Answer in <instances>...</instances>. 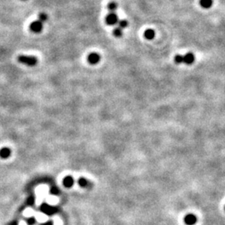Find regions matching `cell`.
<instances>
[{
	"label": "cell",
	"instance_id": "1",
	"mask_svg": "<svg viewBox=\"0 0 225 225\" xmlns=\"http://www.w3.org/2000/svg\"><path fill=\"white\" fill-rule=\"evenodd\" d=\"M18 61L24 65L28 67H34L38 63V59L34 56H28V55H20L18 57Z\"/></svg>",
	"mask_w": 225,
	"mask_h": 225
},
{
	"label": "cell",
	"instance_id": "2",
	"mask_svg": "<svg viewBox=\"0 0 225 225\" xmlns=\"http://www.w3.org/2000/svg\"><path fill=\"white\" fill-rule=\"evenodd\" d=\"M29 28L34 33H41V31L44 28V23L42 22H40L39 20H36V21H34V22H33L30 24Z\"/></svg>",
	"mask_w": 225,
	"mask_h": 225
},
{
	"label": "cell",
	"instance_id": "3",
	"mask_svg": "<svg viewBox=\"0 0 225 225\" xmlns=\"http://www.w3.org/2000/svg\"><path fill=\"white\" fill-rule=\"evenodd\" d=\"M106 23L109 25H115L118 23V18L114 13H109L106 17Z\"/></svg>",
	"mask_w": 225,
	"mask_h": 225
},
{
	"label": "cell",
	"instance_id": "4",
	"mask_svg": "<svg viewBox=\"0 0 225 225\" xmlns=\"http://www.w3.org/2000/svg\"><path fill=\"white\" fill-rule=\"evenodd\" d=\"M100 61V55L97 53H91L90 54H88V62L92 64V65H94V64H97Z\"/></svg>",
	"mask_w": 225,
	"mask_h": 225
},
{
	"label": "cell",
	"instance_id": "5",
	"mask_svg": "<svg viewBox=\"0 0 225 225\" xmlns=\"http://www.w3.org/2000/svg\"><path fill=\"white\" fill-rule=\"evenodd\" d=\"M184 222L187 225H193L197 222V218L193 214H188L184 218Z\"/></svg>",
	"mask_w": 225,
	"mask_h": 225
},
{
	"label": "cell",
	"instance_id": "6",
	"mask_svg": "<svg viewBox=\"0 0 225 225\" xmlns=\"http://www.w3.org/2000/svg\"><path fill=\"white\" fill-rule=\"evenodd\" d=\"M194 62V55L192 53H188L183 56V63L186 64H192Z\"/></svg>",
	"mask_w": 225,
	"mask_h": 225
},
{
	"label": "cell",
	"instance_id": "7",
	"mask_svg": "<svg viewBox=\"0 0 225 225\" xmlns=\"http://www.w3.org/2000/svg\"><path fill=\"white\" fill-rule=\"evenodd\" d=\"M11 154V150L8 148H4L0 150V157L3 159H7L10 156Z\"/></svg>",
	"mask_w": 225,
	"mask_h": 225
},
{
	"label": "cell",
	"instance_id": "8",
	"mask_svg": "<svg viewBox=\"0 0 225 225\" xmlns=\"http://www.w3.org/2000/svg\"><path fill=\"white\" fill-rule=\"evenodd\" d=\"M41 209H42V211H43L44 213H45V214H51L54 212V209H53L52 207H50L49 205L46 204V203L43 204V206H42Z\"/></svg>",
	"mask_w": 225,
	"mask_h": 225
},
{
	"label": "cell",
	"instance_id": "9",
	"mask_svg": "<svg viewBox=\"0 0 225 225\" xmlns=\"http://www.w3.org/2000/svg\"><path fill=\"white\" fill-rule=\"evenodd\" d=\"M154 36H155V33H154L153 29H147L144 32V37L146 39H148V40L153 39L154 38Z\"/></svg>",
	"mask_w": 225,
	"mask_h": 225
},
{
	"label": "cell",
	"instance_id": "10",
	"mask_svg": "<svg viewBox=\"0 0 225 225\" xmlns=\"http://www.w3.org/2000/svg\"><path fill=\"white\" fill-rule=\"evenodd\" d=\"M213 4V0H200V5L203 8H209Z\"/></svg>",
	"mask_w": 225,
	"mask_h": 225
},
{
	"label": "cell",
	"instance_id": "11",
	"mask_svg": "<svg viewBox=\"0 0 225 225\" xmlns=\"http://www.w3.org/2000/svg\"><path fill=\"white\" fill-rule=\"evenodd\" d=\"M73 179L72 177H69V176L66 177V178H64V180H63V184H64V186L68 187V188L71 187L72 185H73Z\"/></svg>",
	"mask_w": 225,
	"mask_h": 225
},
{
	"label": "cell",
	"instance_id": "12",
	"mask_svg": "<svg viewBox=\"0 0 225 225\" xmlns=\"http://www.w3.org/2000/svg\"><path fill=\"white\" fill-rule=\"evenodd\" d=\"M117 8H118V4L115 2H111L108 4V8H109L110 13H114L117 9Z\"/></svg>",
	"mask_w": 225,
	"mask_h": 225
},
{
	"label": "cell",
	"instance_id": "13",
	"mask_svg": "<svg viewBox=\"0 0 225 225\" xmlns=\"http://www.w3.org/2000/svg\"><path fill=\"white\" fill-rule=\"evenodd\" d=\"M39 20L40 22H42L44 23V22H46V21L48 20V15H47L45 13H39Z\"/></svg>",
	"mask_w": 225,
	"mask_h": 225
},
{
	"label": "cell",
	"instance_id": "14",
	"mask_svg": "<svg viewBox=\"0 0 225 225\" xmlns=\"http://www.w3.org/2000/svg\"><path fill=\"white\" fill-rule=\"evenodd\" d=\"M114 36L116 37H121L122 35H123V31H122V28H120L119 27H117L114 28Z\"/></svg>",
	"mask_w": 225,
	"mask_h": 225
},
{
	"label": "cell",
	"instance_id": "15",
	"mask_svg": "<svg viewBox=\"0 0 225 225\" xmlns=\"http://www.w3.org/2000/svg\"><path fill=\"white\" fill-rule=\"evenodd\" d=\"M175 63H183V56H182L180 54H178L175 56Z\"/></svg>",
	"mask_w": 225,
	"mask_h": 225
},
{
	"label": "cell",
	"instance_id": "16",
	"mask_svg": "<svg viewBox=\"0 0 225 225\" xmlns=\"http://www.w3.org/2000/svg\"><path fill=\"white\" fill-rule=\"evenodd\" d=\"M118 27L123 29V28H124L128 26V22L126 20H121V21H118Z\"/></svg>",
	"mask_w": 225,
	"mask_h": 225
},
{
	"label": "cell",
	"instance_id": "17",
	"mask_svg": "<svg viewBox=\"0 0 225 225\" xmlns=\"http://www.w3.org/2000/svg\"><path fill=\"white\" fill-rule=\"evenodd\" d=\"M78 183H79V185L81 187H86L87 186V184H88L87 180H86L85 178H81L78 180Z\"/></svg>",
	"mask_w": 225,
	"mask_h": 225
},
{
	"label": "cell",
	"instance_id": "18",
	"mask_svg": "<svg viewBox=\"0 0 225 225\" xmlns=\"http://www.w3.org/2000/svg\"><path fill=\"white\" fill-rule=\"evenodd\" d=\"M33 202H34V198H33V197H31V198H28V204H30V205H31V204H33Z\"/></svg>",
	"mask_w": 225,
	"mask_h": 225
},
{
	"label": "cell",
	"instance_id": "19",
	"mask_svg": "<svg viewBox=\"0 0 225 225\" xmlns=\"http://www.w3.org/2000/svg\"><path fill=\"white\" fill-rule=\"evenodd\" d=\"M28 224H32L34 223V219H33V218H31V219H29L28 220Z\"/></svg>",
	"mask_w": 225,
	"mask_h": 225
},
{
	"label": "cell",
	"instance_id": "20",
	"mask_svg": "<svg viewBox=\"0 0 225 225\" xmlns=\"http://www.w3.org/2000/svg\"><path fill=\"white\" fill-rule=\"evenodd\" d=\"M58 191H59V190H58L57 188H53V189H52V193H54V194L58 193Z\"/></svg>",
	"mask_w": 225,
	"mask_h": 225
},
{
	"label": "cell",
	"instance_id": "21",
	"mask_svg": "<svg viewBox=\"0 0 225 225\" xmlns=\"http://www.w3.org/2000/svg\"><path fill=\"white\" fill-rule=\"evenodd\" d=\"M46 225H53V224H52V223H49V224H47Z\"/></svg>",
	"mask_w": 225,
	"mask_h": 225
},
{
	"label": "cell",
	"instance_id": "22",
	"mask_svg": "<svg viewBox=\"0 0 225 225\" xmlns=\"http://www.w3.org/2000/svg\"><path fill=\"white\" fill-rule=\"evenodd\" d=\"M23 1H27V0H23Z\"/></svg>",
	"mask_w": 225,
	"mask_h": 225
}]
</instances>
